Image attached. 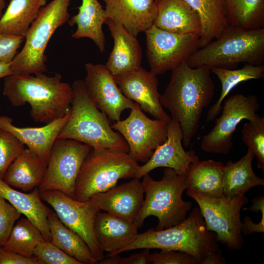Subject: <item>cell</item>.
<instances>
[{"mask_svg": "<svg viewBox=\"0 0 264 264\" xmlns=\"http://www.w3.org/2000/svg\"><path fill=\"white\" fill-rule=\"evenodd\" d=\"M211 73L207 67H192L185 61L172 70L169 83L160 94L161 106L181 127L185 147L190 145L203 110L214 97L215 85Z\"/></svg>", "mask_w": 264, "mask_h": 264, "instance_id": "cell-1", "label": "cell"}, {"mask_svg": "<svg viewBox=\"0 0 264 264\" xmlns=\"http://www.w3.org/2000/svg\"><path fill=\"white\" fill-rule=\"evenodd\" d=\"M216 233L209 231L199 207L194 208L181 222L167 228H150L138 234L119 253L141 249H159L186 252L199 264H224Z\"/></svg>", "mask_w": 264, "mask_h": 264, "instance_id": "cell-2", "label": "cell"}, {"mask_svg": "<svg viewBox=\"0 0 264 264\" xmlns=\"http://www.w3.org/2000/svg\"><path fill=\"white\" fill-rule=\"evenodd\" d=\"M2 93L14 107L29 104L31 118L45 124L65 115L73 97L71 85L62 82L58 73L52 76L12 74L4 78Z\"/></svg>", "mask_w": 264, "mask_h": 264, "instance_id": "cell-3", "label": "cell"}, {"mask_svg": "<svg viewBox=\"0 0 264 264\" xmlns=\"http://www.w3.org/2000/svg\"><path fill=\"white\" fill-rule=\"evenodd\" d=\"M71 87L70 114L57 138L75 140L95 149L128 153L129 147L124 138L113 131L106 114L91 100L84 80L74 81Z\"/></svg>", "mask_w": 264, "mask_h": 264, "instance_id": "cell-4", "label": "cell"}, {"mask_svg": "<svg viewBox=\"0 0 264 264\" xmlns=\"http://www.w3.org/2000/svg\"><path fill=\"white\" fill-rule=\"evenodd\" d=\"M264 28L245 29L229 24L218 38L199 47L187 59L192 67L235 69L241 63L262 64Z\"/></svg>", "mask_w": 264, "mask_h": 264, "instance_id": "cell-5", "label": "cell"}, {"mask_svg": "<svg viewBox=\"0 0 264 264\" xmlns=\"http://www.w3.org/2000/svg\"><path fill=\"white\" fill-rule=\"evenodd\" d=\"M186 175H179L173 169L165 168L162 178L155 180L149 174L141 181L145 197L134 222L138 228L148 217L154 216L158 222L155 230H161L183 221L192 203L184 201L182 194L186 189Z\"/></svg>", "mask_w": 264, "mask_h": 264, "instance_id": "cell-6", "label": "cell"}, {"mask_svg": "<svg viewBox=\"0 0 264 264\" xmlns=\"http://www.w3.org/2000/svg\"><path fill=\"white\" fill-rule=\"evenodd\" d=\"M139 166L128 153L91 148L76 179L75 199L88 200L94 195L115 186L121 179L134 178Z\"/></svg>", "mask_w": 264, "mask_h": 264, "instance_id": "cell-7", "label": "cell"}, {"mask_svg": "<svg viewBox=\"0 0 264 264\" xmlns=\"http://www.w3.org/2000/svg\"><path fill=\"white\" fill-rule=\"evenodd\" d=\"M70 1L53 0L41 9L26 34L22 50L11 63L13 74H35L46 71V46L55 31L69 20Z\"/></svg>", "mask_w": 264, "mask_h": 264, "instance_id": "cell-8", "label": "cell"}, {"mask_svg": "<svg viewBox=\"0 0 264 264\" xmlns=\"http://www.w3.org/2000/svg\"><path fill=\"white\" fill-rule=\"evenodd\" d=\"M186 194L197 203L207 229L216 233L218 242L229 249H240L243 243L240 213L248 198L244 195L216 198L192 189Z\"/></svg>", "mask_w": 264, "mask_h": 264, "instance_id": "cell-9", "label": "cell"}, {"mask_svg": "<svg viewBox=\"0 0 264 264\" xmlns=\"http://www.w3.org/2000/svg\"><path fill=\"white\" fill-rule=\"evenodd\" d=\"M91 147L82 142L57 138L52 146L40 192L56 190L75 199L77 177Z\"/></svg>", "mask_w": 264, "mask_h": 264, "instance_id": "cell-10", "label": "cell"}, {"mask_svg": "<svg viewBox=\"0 0 264 264\" xmlns=\"http://www.w3.org/2000/svg\"><path fill=\"white\" fill-rule=\"evenodd\" d=\"M259 108L254 95L237 93L229 97L222 106L220 116L214 119L213 129L202 137L201 150L210 154H228L233 146V135L237 126L243 119L256 122L260 117L256 113Z\"/></svg>", "mask_w": 264, "mask_h": 264, "instance_id": "cell-11", "label": "cell"}, {"mask_svg": "<svg viewBox=\"0 0 264 264\" xmlns=\"http://www.w3.org/2000/svg\"><path fill=\"white\" fill-rule=\"evenodd\" d=\"M40 196L53 208L62 223L83 239L98 262L105 257L94 231L95 219L100 210L91 199L79 201L56 190L42 191Z\"/></svg>", "mask_w": 264, "mask_h": 264, "instance_id": "cell-12", "label": "cell"}, {"mask_svg": "<svg viewBox=\"0 0 264 264\" xmlns=\"http://www.w3.org/2000/svg\"><path fill=\"white\" fill-rule=\"evenodd\" d=\"M145 33L150 71L156 75L172 70L200 47L197 34L174 33L154 25Z\"/></svg>", "mask_w": 264, "mask_h": 264, "instance_id": "cell-13", "label": "cell"}, {"mask_svg": "<svg viewBox=\"0 0 264 264\" xmlns=\"http://www.w3.org/2000/svg\"><path fill=\"white\" fill-rule=\"evenodd\" d=\"M169 122L148 117L140 107L131 110L127 118L111 125L129 147L128 154L136 161L145 163L155 150L167 139Z\"/></svg>", "mask_w": 264, "mask_h": 264, "instance_id": "cell-14", "label": "cell"}, {"mask_svg": "<svg viewBox=\"0 0 264 264\" xmlns=\"http://www.w3.org/2000/svg\"><path fill=\"white\" fill-rule=\"evenodd\" d=\"M85 67L87 74L84 82L87 93L97 108L110 120L117 122L124 110L139 107L122 93L105 65L88 63Z\"/></svg>", "mask_w": 264, "mask_h": 264, "instance_id": "cell-15", "label": "cell"}, {"mask_svg": "<svg viewBox=\"0 0 264 264\" xmlns=\"http://www.w3.org/2000/svg\"><path fill=\"white\" fill-rule=\"evenodd\" d=\"M157 75L142 66L134 70L114 76L122 93L136 103L141 110L155 119L169 122L171 117L164 111L159 98Z\"/></svg>", "mask_w": 264, "mask_h": 264, "instance_id": "cell-16", "label": "cell"}, {"mask_svg": "<svg viewBox=\"0 0 264 264\" xmlns=\"http://www.w3.org/2000/svg\"><path fill=\"white\" fill-rule=\"evenodd\" d=\"M182 139L179 124L171 118L168 125L166 140L155 150L147 162L139 166L135 177L140 179L159 167L169 168L178 174L186 175L191 165L200 159L194 150H184Z\"/></svg>", "mask_w": 264, "mask_h": 264, "instance_id": "cell-17", "label": "cell"}, {"mask_svg": "<svg viewBox=\"0 0 264 264\" xmlns=\"http://www.w3.org/2000/svg\"><path fill=\"white\" fill-rule=\"evenodd\" d=\"M140 179L130 181L92 196L91 199L101 211L134 221L143 203L144 192Z\"/></svg>", "mask_w": 264, "mask_h": 264, "instance_id": "cell-18", "label": "cell"}, {"mask_svg": "<svg viewBox=\"0 0 264 264\" xmlns=\"http://www.w3.org/2000/svg\"><path fill=\"white\" fill-rule=\"evenodd\" d=\"M107 19L121 24L136 37L154 24L156 15L154 0H102Z\"/></svg>", "mask_w": 264, "mask_h": 264, "instance_id": "cell-19", "label": "cell"}, {"mask_svg": "<svg viewBox=\"0 0 264 264\" xmlns=\"http://www.w3.org/2000/svg\"><path fill=\"white\" fill-rule=\"evenodd\" d=\"M70 110L64 116L40 127H19L10 117L0 115V128L14 134L27 148L47 164L55 140L66 124Z\"/></svg>", "mask_w": 264, "mask_h": 264, "instance_id": "cell-20", "label": "cell"}, {"mask_svg": "<svg viewBox=\"0 0 264 264\" xmlns=\"http://www.w3.org/2000/svg\"><path fill=\"white\" fill-rule=\"evenodd\" d=\"M114 41V46L105 65L114 76L141 67L142 50L136 37L119 23L107 19L105 23Z\"/></svg>", "mask_w": 264, "mask_h": 264, "instance_id": "cell-21", "label": "cell"}, {"mask_svg": "<svg viewBox=\"0 0 264 264\" xmlns=\"http://www.w3.org/2000/svg\"><path fill=\"white\" fill-rule=\"evenodd\" d=\"M95 237L107 257L119 255V252L137 236L138 227L133 221L99 211L94 223Z\"/></svg>", "mask_w": 264, "mask_h": 264, "instance_id": "cell-22", "label": "cell"}, {"mask_svg": "<svg viewBox=\"0 0 264 264\" xmlns=\"http://www.w3.org/2000/svg\"><path fill=\"white\" fill-rule=\"evenodd\" d=\"M156 15L154 25L162 30L179 34L199 36L201 26L199 18L184 0H157Z\"/></svg>", "mask_w": 264, "mask_h": 264, "instance_id": "cell-23", "label": "cell"}, {"mask_svg": "<svg viewBox=\"0 0 264 264\" xmlns=\"http://www.w3.org/2000/svg\"><path fill=\"white\" fill-rule=\"evenodd\" d=\"M0 196L30 220L39 229L45 241L51 242L48 216L52 210L43 202L38 188L30 193H23L0 178Z\"/></svg>", "mask_w": 264, "mask_h": 264, "instance_id": "cell-24", "label": "cell"}, {"mask_svg": "<svg viewBox=\"0 0 264 264\" xmlns=\"http://www.w3.org/2000/svg\"><path fill=\"white\" fill-rule=\"evenodd\" d=\"M47 164L27 148L10 164L3 180L9 185L24 192L38 188L45 176Z\"/></svg>", "mask_w": 264, "mask_h": 264, "instance_id": "cell-25", "label": "cell"}, {"mask_svg": "<svg viewBox=\"0 0 264 264\" xmlns=\"http://www.w3.org/2000/svg\"><path fill=\"white\" fill-rule=\"evenodd\" d=\"M78 8V13L68 21L69 25L77 26L72 38H89L100 52H105L106 40L102 29L107 20L105 9L98 0H82Z\"/></svg>", "mask_w": 264, "mask_h": 264, "instance_id": "cell-26", "label": "cell"}, {"mask_svg": "<svg viewBox=\"0 0 264 264\" xmlns=\"http://www.w3.org/2000/svg\"><path fill=\"white\" fill-rule=\"evenodd\" d=\"M255 155L248 149L246 154L236 162L228 161L224 165L222 179L223 196L232 198L244 195L254 187L264 185V178L254 172L252 163Z\"/></svg>", "mask_w": 264, "mask_h": 264, "instance_id": "cell-27", "label": "cell"}, {"mask_svg": "<svg viewBox=\"0 0 264 264\" xmlns=\"http://www.w3.org/2000/svg\"><path fill=\"white\" fill-rule=\"evenodd\" d=\"M224 166L221 161L211 159L192 163L186 174V189H194L213 198L224 197Z\"/></svg>", "mask_w": 264, "mask_h": 264, "instance_id": "cell-28", "label": "cell"}, {"mask_svg": "<svg viewBox=\"0 0 264 264\" xmlns=\"http://www.w3.org/2000/svg\"><path fill=\"white\" fill-rule=\"evenodd\" d=\"M198 15L200 47L216 39L229 25L224 0H184Z\"/></svg>", "mask_w": 264, "mask_h": 264, "instance_id": "cell-29", "label": "cell"}, {"mask_svg": "<svg viewBox=\"0 0 264 264\" xmlns=\"http://www.w3.org/2000/svg\"><path fill=\"white\" fill-rule=\"evenodd\" d=\"M47 0H11L0 19V33L25 37Z\"/></svg>", "mask_w": 264, "mask_h": 264, "instance_id": "cell-30", "label": "cell"}, {"mask_svg": "<svg viewBox=\"0 0 264 264\" xmlns=\"http://www.w3.org/2000/svg\"><path fill=\"white\" fill-rule=\"evenodd\" d=\"M51 242L82 264H94L98 262L93 256L83 239L65 226L55 212L48 216Z\"/></svg>", "mask_w": 264, "mask_h": 264, "instance_id": "cell-31", "label": "cell"}, {"mask_svg": "<svg viewBox=\"0 0 264 264\" xmlns=\"http://www.w3.org/2000/svg\"><path fill=\"white\" fill-rule=\"evenodd\" d=\"M211 72L217 76L220 81L221 90L217 102L209 108L206 121H213L220 114L222 104L231 90L241 82L252 79H259L264 76V65L244 64L239 69H226L218 67H210Z\"/></svg>", "mask_w": 264, "mask_h": 264, "instance_id": "cell-32", "label": "cell"}, {"mask_svg": "<svg viewBox=\"0 0 264 264\" xmlns=\"http://www.w3.org/2000/svg\"><path fill=\"white\" fill-rule=\"evenodd\" d=\"M229 24L245 29L264 26V0H224Z\"/></svg>", "mask_w": 264, "mask_h": 264, "instance_id": "cell-33", "label": "cell"}, {"mask_svg": "<svg viewBox=\"0 0 264 264\" xmlns=\"http://www.w3.org/2000/svg\"><path fill=\"white\" fill-rule=\"evenodd\" d=\"M44 239L39 229L27 218L19 219L2 247L20 255L32 257Z\"/></svg>", "mask_w": 264, "mask_h": 264, "instance_id": "cell-34", "label": "cell"}, {"mask_svg": "<svg viewBox=\"0 0 264 264\" xmlns=\"http://www.w3.org/2000/svg\"><path fill=\"white\" fill-rule=\"evenodd\" d=\"M242 141L257 158V168L264 172V117L255 122H247L241 131Z\"/></svg>", "mask_w": 264, "mask_h": 264, "instance_id": "cell-35", "label": "cell"}, {"mask_svg": "<svg viewBox=\"0 0 264 264\" xmlns=\"http://www.w3.org/2000/svg\"><path fill=\"white\" fill-rule=\"evenodd\" d=\"M25 148V145L10 132L0 128V178Z\"/></svg>", "mask_w": 264, "mask_h": 264, "instance_id": "cell-36", "label": "cell"}, {"mask_svg": "<svg viewBox=\"0 0 264 264\" xmlns=\"http://www.w3.org/2000/svg\"><path fill=\"white\" fill-rule=\"evenodd\" d=\"M33 257L43 264H82L51 242L43 241L35 248Z\"/></svg>", "mask_w": 264, "mask_h": 264, "instance_id": "cell-37", "label": "cell"}, {"mask_svg": "<svg viewBox=\"0 0 264 264\" xmlns=\"http://www.w3.org/2000/svg\"><path fill=\"white\" fill-rule=\"evenodd\" d=\"M21 215L10 202L0 196V243L1 246Z\"/></svg>", "mask_w": 264, "mask_h": 264, "instance_id": "cell-38", "label": "cell"}, {"mask_svg": "<svg viewBox=\"0 0 264 264\" xmlns=\"http://www.w3.org/2000/svg\"><path fill=\"white\" fill-rule=\"evenodd\" d=\"M150 260L153 264H199L193 256L182 251L161 250L150 254Z\"/></svg>", "mask_w": 264, "mask_h": 264, "instance_id": "cell-39", "label": "cell"}, {"mask_svg": "<svg viewBox=\"0 0 264 264\" xmlns=\"http://www.w3.org/2000/svg\"><path fill=\"white\" fill-rule=\"evenodd\" d=\"M24 37L0 33V61L11 63Z\"/></svg>", "mask_w": 264, "mask_h": 264, "instance_id": "cell-40", "label": "cell"}, {"mask_svg": "<svg viewBox=\"0 0 264 264\" xmlns=\"http://www.w3.org/2000/svg\"><path fill=\"white\" fill-rule=\"evenodd\" d=\"M128 257H121L119 255L107 257L99 261L100 264H148L150 260V249L148 248Z\"/></svg>", "mask_w": 264, "mask_h": 264, "instance_id": "cell-41", "label": "cell"}, {"mask_svg": "<svg viewBox=\"0 0 264 264\" xmlns=\"http://www.w3.org/2000/svg\"><path fill=\"white\" fill-rule=\"evenodd\" d=\"M0 264H43L35 257H27L0 247Z\"/></svg>", "mask_w": 264, "mask_h": 264, "instance_id": "cell-42", "label": "cell"}, {"mask_svg": "<svg viewBox=\"0 0 264 264\" xmlns=\"http://www.w3.org/2000/svg\"><path fill=\"white\" fill-rule=\"evenodd\" d=\"M262 218L259 222L255 223L251 218L246 216L242 221L241 231L244 235L251 234L253 233L264 232V212H261Z\"/></svg>", "mask_w": 264, "mask_h": 264, "instance_id": "cell-43", "label": "cell"}, {"mask_svg": "<svg viewBox=\"0 0 264 264\" xmlns=\"http://www.w3.org/2000/svg\"><path fill=\"white\" fill-rule=\"evenodd\" d=\"M252 201V205L250 207L244 208L243 210H249L252 212H264V197L263 196L255 198L253 199Z\"/></svg>", "mask_w": 264, "mask_h": 264, "instance_id": "cell-44", "label": "cell"}, {"mask_svg": "<svg viewBox=\"0 0 264 264\" xmlns=\"http://www.w3.org/2000/svg\"><path fill=\"white\" fill-rule=\"evenodd\" d=\"M13 74L11 68V63H7L0 61V79Z\"/></svg>", "mask_w": 264, "mask_h": 264, "instance_id": "cell-45", "label": "cell"}, {"mask_svg": "<svg viewBox=\"0 0 264 264\" xmlns=\"http://www.w3.org/2000/svg\"><path fill=\"white\" fill-rule=\"evenodd\" d=\"M5 7V0H0V19L3 13V10Z\"/></svg>", "mask_w": 264, "mask_h": 264, "instance_id": "cell-46", "label": "cell"}, {"mask_svg": "<svg viewBox=\"0 0 264 264\" xmlns=\"http://www.w3.org/2000/svg\"><path fill=\"white\" fill-rule=\"evenodd\" d=\"M0 246H1V244H0Z\"/></svg>", "mask_w": 264, "mask_h": 264, "instance_id": "cell-47", "label": "cell"}, {"mask_svg": "<svg viewBox=\"0 0 264 264\" xmlns=\"http://www.w3.org/2000/svg\"><path fill=\"white\" fill-rule=\"evenodd\" d=\"M155 0V1H156V0Z\"/></svg>", "mask_w": 264, "mask_h": 264, "instance_id": "cell-48", "label": "cell"}]
</instances>
